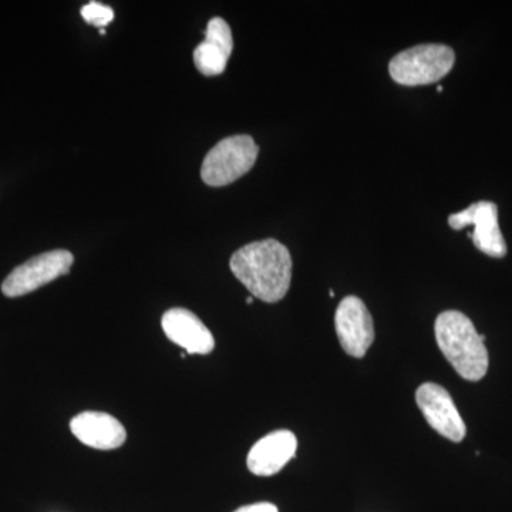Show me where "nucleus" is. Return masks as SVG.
<instances>
[{
	"label": "nucleus",
	"mask_w": 512,
	"mask_h": 512,
	"mask_svg": "<svg viewBox=\"0 0 512 512\" xmlns=\"http://www.w3.org/2000/svg\"><path fill=\"white\" fill-rule=\"evenodd\" d=\"M229 266L238 281L266 303L282 301L291 286V254L276 239L252 242L238 249Z\"/></svg>",
	"instance_id": "f257e3e1"
},
{
	"label": "nucleus",
	"mask_w": 512,
	"mask_h": 512,
	"mask_svg": "<svg viewBox=\"0 0 512 512\" xmlns=\"http://www.w3.org/2000/svg\"><path fill=\"white\" fill-rule=\"evenodd\" d=\"M437 345L454 370L468 380L478 382L487 375L488 352L484 335H478L476 326L464 313L447 311L436 319Z\"/></svg>",
	"instance_id": "f03ea898"
},
{
	"label": "nucleus",
	"mask_w": 512,
	"mask_h": 512,
	"mask_svg": "<svg viewBox=\"0 0 512 512\" xmlns=\"http://www.w3.org/2000/svg\"><path fill=\"white\" fill-rule=\"evenodd\" d=\"M456 63V53L450 46H414L394 56L389 64L390 76L403 86H426L446 77Z\"/></svg>",
	"instance_id": "7ed1b4c3"
},
{
	"label": "nucleus",
	"mask_w": 512,
	"mask_h": 512,
	"mask_svg": "<svg viewBox=\"0 0 512 512\" xmlns=\"http://www.w3.org/2000/svg\"><path fill=\"white\" fill-rule=\"evenodd\" d=\"M258 154L259 147L248 134L224 138L204 158L202 181L210 187L232 184L252 170Z\"/></svg>",
	"instance_id": "20e7f679"
},
{
	"label": "nucleus",
	"mask_w": 512,
	"mask_h": 512,
	"mask_svg": "<svg viewBox=\"0 0 512 512\" xmlns=\"http://www.w3.org/2000/svg\"><path fill=\"white\" fill-rule=\"evenodd\" d=\"M73 262L72 252L66 249H56L37 255L10 272L2 284L3 295L18 298L35 292L60 276L69 274Z\"/></svg>",
	"instance_id": "39448f33"
},
{
	"label": "nucleus",
	"mask_w": 512,
	"mask_h": 512,
	"mask_svg": "<svg viewBox=\"0 0 512 512\" xmlns=\"http://www.w3.org/2000/svg\"><path fill=\"white\" fill-rule=\"evenodd\" d=\"M448 224L457 231L473 225L471 239L478 251L493 258H504L507 255V244L498 224V207L494 202H474L466 210L451 214Z\"/></svg>",
	"instance_id": "423d86ee"
},
{
	"label": "nucleus",
	"mask_w": 512,
	"mask_h": 512,
	"mask_svg": "<svg viewBox=\"0 0 512 512\" xmlns=\"http://www.w3.org/2000/svg\"><path fill=\"white\" fill-rule=\"evenodd\" d=\"M340 346L348 355L362 359L375 340V323L362 299L346 296L335 315Z\"/></svg>",
	"instance_id": "0eeeda50"
},
{
	"label": "nucleus",
	"mask_w": 512,
	"mask_h": 512,
	"mask_svg": "<svg viewBox=\"0 0 512 512\" xmlns=\"http://www.w3.org/2000/svg\"><path fill=\"white\" fill-rule=\"evenodd\" d=\"M417 406L426 417L427 423L437 433L454 443H461L466 437L467 427L456 403L443 386L436 383L421 384L416 393Z\"/></svg>",
	"instance_id": "6e6552de"
},
{
	"label": "nucleus",
	"mask_w": 512,
	"mask_h": 512,
	"mask_svg": "<svg viewBox=\"0 0 512 512\" xmlns=\"http://www.w3.org/2000/svg\"><path fill=\"white\" fill-rule=\"evenodd\" d=\"M161 326L165 336L191 355H208L215 348L211 330L195 313L183 308L170 309L164 313Z\"/></svg>",
	"instance_id": "1a4fd4ad"
},
{
	"label": "nucleus",
	"mask_w": 512,
	"mask_h": 512,
	"mask_svg": "<svg viewBox=\"0 0 512 512\" xmlns=\"http://www.w3.org/2000/svg\"><path fill=\"white\" fill-rule=\"evenodd\" d=\"M298 440L289 430H278L258 441L249 451L248 470L259 477H271L296 456Z\"/></svg>",
	"instance_id": "9d476101"
},
{
	"label": "nucleus",
	"mask_w": 512,
	"mask_h": 512,
	"mask_svg": "<svg viewBox=\"0 0 512 512\" xmlns=\"http://www.w3.org/2000/svg\"><path fill=\"white\" fill-rule=\"evenodd\" d=\"M77 440L97 450H114L126 443L127 431L116 417L103 412H84L70 421Z\"/></svg>",
	"instance_id": "9b49d317"
},
{
	"label": "nucleus",
	"mask_w": 512,
	"mask_h": 512,
	"mask_svg": "<svg viewBox=\"0 0 512 512\" xmlns=\"http://www.w3.org/2000/svg\"><path fill=\"white\" fill-rule=\"evenodd\" d=\"M232 49L234 39L228 23L221 18H212L204 42L194 50L195 67L204 76H218L227 69Z\"/></svg>",
	"instance_id": "f8f14e48"
},
{
	"label": "nucleus",
	"mask_w": 512,
	"mask_h": 512,
	"mask_svg": "<svg viewBox=\"0 0 512 512\" xmlns=\"http://www.w3.org/2000/svg\"><path fill=\"white\" fill-rule=\"evenodd\" d=\"M83 19L96 28H104L114 20V10L99 2H90L82 8Z\"/></svg>",
	"instance_id": "ddd939ff"
},
{
	"label": "nucleus",
	"mask_w": 512,
	"mask_h": 512,
	"mask_svg": "<svg viewBox=\"0 0 512 512\" xmlns=\"http://www.w3.org/2000/svg\"><path fill=\"white\" fill-rule=\"evenodd\" d=\"M235 512H279L276 505L271 503H258L252 505H245Z\"/></svg>",
	"instance_id": "4468645a"
},
{
	"label": "nucleus",
	"mask_w": 512,
	"mask_h": 512,
	"mask_svg": "<svg viewBox=\"0 0 512 512\" xmlns=\"http://www.w3.org/2000/svg\"><path fill=\"white\" fill-rule=\"evenodd\" d=\"M252 302H254V299H252V298H247V303H248V305H252Z\"/></svg>",
	"instance_id": "2eb2a0df"
},
{
	"label": "nucleus",
	"mask_w": 512,
	"mask_h": 512,
	"mask_svg": "<svg viewBox=\"0 0 512 512\" xmlns=\"http://www.w3.org/2000/svg\"><path fill=\"white\" fill-rule=\"evenodd\" d=\"M100 35H106V30L100 29Z\"/></svg>",
	"instance_id": "dca6fc26"
}]
</instances>
